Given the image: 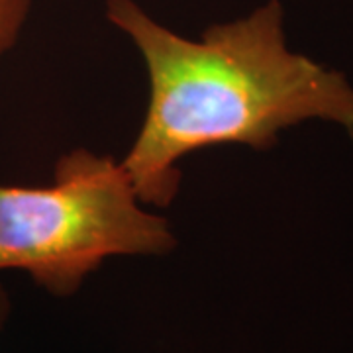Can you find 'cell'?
Instances as JSON below:
<instances>
[{"instance_id":"277c9868","label":"cell","mask_w":353,"mask_h":353,"mask_svg":"<svg viewBox=\"0 0 353 353\" xmlns=\"http://www.w3.org/2000/svg\"><path fill=\"white\" fill-rule=\"evenodd\" d=\"M10 310H12L10 296H8V292H6V289H4V287H2V283H0V332H2V328L6 326V322H8Z\"/></svg>"},{"instance_id":"6da1fadb","label":"cell","mask_w":353,"mask_h":353,"mask_svg":"<svg viewBox=\"0 0 353 353\" xmlns=\"http://www.w3.org/2000/svg\"><path fill=\"white\" fill-rule=\"evenodd\" d=\"M106 20L139 51L150 101L120 161L143 204L165 208L181 187L179 163L216 145L269 150L279 132L326 120L353 136V87L340 71L289 50L279 0L189 39L136 0H106Z\"/></svg>"},{"instance_id":"3957f363","label":"cell","mask_w":353,"mask_h":353,"mask_svg":"<svg viewBox=\"0 0 353 353\" xmlns=\"http://www.w3.org/2000/svg\"><path fill=\"white\" fill-rule=\"evenodd\" d=\"M30 8L32 0H0V57L18 41Z\"/></svg>"},{"instance_id":"7a4b0ae2","label":"cell","mask_w":353,"mask_h":353,"mask_svg":"<svg viewBox=\"0 0 353 353\" xmlns=\"http://www.w3.org/2000/svg\"><path fill=\"white\" fill-rule=\"evenodd\" d=\"M141 204L120 161L73 150L51 185H0V271H24L65 299L106 259L173 252L169 222Z\"/></svg>"}]
</instances>
